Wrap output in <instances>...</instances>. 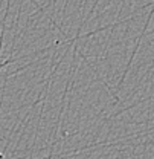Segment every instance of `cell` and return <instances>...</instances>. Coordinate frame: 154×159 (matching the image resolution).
I'll list each match as a JSON object with an SVG mask.
<instances>
[{
    "label": "cell",
    "mask_w": 154,
    "mask_h": 159,
    "mask_svg": "<svg viewBox=\"0 0 154 159\" xmlns=\"http://www.w3.org/2000/svg\"><path fill=\"white\" fill-rule=\"evenodd\" d=\"M0 159H3V155H2V153H0Z\"/></svg>",
    "instance_id": "1"
}]
</instances>
